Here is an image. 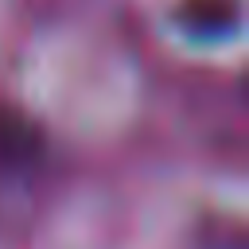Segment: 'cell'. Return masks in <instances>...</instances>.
Here are the masks:
<instances>
[{
    "label": "cell",
    "instance_id": "1",
    "mask_svg": "<svg viewBox=\"0 0 249 249\" xmlns=\"http://www.w3.org/2000/svg\"><path fill=\"white\" fill-rule=\"evenodd\" d=\"M179 23L187 31L226 35L237 23V8H233V0H183L179 4Z\"/></svg>",
    "mask_w": 249,
    "mask_h": 249
}]
</instances>
